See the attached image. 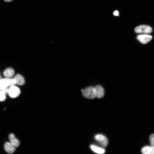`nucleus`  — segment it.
<instances>
[{
  "mask_svg": "<svg viewBox=\"0 0 154 154\" xmlns=\"http://www.w3.org/2000/svg\"><path fill=\"white\" fill-rule=\"evenodd\" d=\"M141 152L143 154H154V148L151 146H145L143 147Z\"/></svg>",
  "mask_w": 154,
  "mask_h": 154,
  "instance_id": "obj_10",
  "label": "nucleus"
},
{
  "mask_svg": "<svg viewBox=\"0 0 154 154\" xmlns=\"http://www.w3.org/2000/svg\"><path fill=\"white\" fill-rule=\"evenodd\" d=\"M152 38L151 35L143 34L138 35L137 37V39L142 44H145L151 41Z\"/></svg>",
  "mask_w": 154,
  "mask_h": 154,
  "instance_id": "obj_4",
  "label": "nucleus"
},
{
  "mask_svg": "<svg viewBox=\"0 0 154 154\" xmlns=\"http://www.w3.org/2000/svg\"><path fill=\"white\" fill-rule=\"evenodd\" d=\"M9 86L10 88L11 87L15 86L16 84L14 78H9Z\"/></svg>",
  "mask_w": 154,
  "mask_h": 154,
  "instance_id": "obj_16",
  "label": "nucleus"
},
{
  "mask_svg": "<svg viewBox=\"0 0 154 154\" xmlns=\"http://www.w3.org/2000/svg\"><path fill=\"white\" fill-rule=\"evenodd\" d=\"M95 138L102 146L106 147L108 144V140L107 138L104 135L101 134H98L95 137Z\"/></svg>",
  "mask_w": 154,
  "mask_h": 154,
  "instance_id": "obj_5",
  "label": "nucleus"
},
{
  "mask_svg": "<svg viewBox=\"0 0 154 154\" xmlns=\"http://www.w3.org/2000/svg\"><path fill=\"white\" fill-rule=\"evenodd\" d=\"M137 33H145L149 34L152 31V29L150 27L145 25H142L136 27L135 29Z\"/></svg>",
  "mask_w": 154,
  "mask_h": 154,
  "instance_id": "obj_2",
  "label": "nucleus"
},
{
  "mask_svg": "<svg viewBox=\"0 0 154 154\" xmlns=\"http://www.w3.org/2000/svg\"><path fill=\"white\" fill-rule=\"evenodd\" d=\"M21 93L19 88L15 86L10 87L8 91V94L12 98H16Z\"/></svg>",
  "mask_w": 154,
  "mask_h": 154,
  "instance_id": "obj_3",
  "label": "nucleus"
},
{
  "mask_svg": "<svg viewBox=\"0 0 154 154\" xmlns=\"http://www.w3.org/2000/svg\"><path fill=\"white\" fill-rule=\"evenodd\" d=\"M9 139L11 144L15 147H18L20 145V142L15 137V135L11 133L9 136Z\"/></svg>",
  "mask_w": 154,
  "mask_h": 154,
  "instance_id": "obj_7",
  "label": "nucleus"
},
{
  "mask_svg": "<svg viewBox=\"0 0 154 154\" xmlns=\"http://www.w3.org/2000/svg\"><path fill=\"white\" fill-rule=\"evenodd\" d=\"M14 71L13 69L11 68L6 69L4 72L3 75L6 78H9L13 76Z\"/></svg>",
  "mask_w": 154,
  "mask_h": 154,
  "instance_id": "obj_12",
  "label": "nucleus"
},
{
  "mask_svg": "<svg viewBox=\"0 0 154 154\" xmlns=\"http://www.w3.org/2000/svg\"><path fill=\"white\" fill-rule=\"evenodd\" d=\"M149 139L151 146L154 148V134L150 136Z\"/></svg>",
  "mask_w": 154,
  "mask_h": 154,
  "instance_id": "obj_14",
  "label": "nucleus"
},
{
  "mask_svg": "<svg viewBox=\"0 0 154 154\" xmlns=\"http://www.w3.org/2000/svg\"><path fill=\"white\" fill-rule=\"evenodd\" d=\"M4 0L5 2H10L12 1L13 0Z\"/></svg>",
  "mask_w": 154,
  "mask_h": 154,
  "instance_id": "obj_19",
  "label": "nucleus"
},
{
  "mask_svg": "<svg viewBox=\"0 0 154 154\" xmlns=\"http://www.w3.org/2000/svg\"><path fill=\"white\" fill-rule=\"evenodd\" d=\"M90 148L93 151L97 153L103 154L105 152L104 149L94 145H91Z\"/></svg>",
  "mask_w": 154,
  "mask_h": 154,
  "instance_id": "obj_13",
  "label": "nucleus"
},
{
  "mask_svg": "<svg viewBox=\"0 0 154 154\" xmlns=\"http://www.w3.org/2000/svg\"><path fill=\"white\" fill-rule=\"evenodd\" d=\"M4 147L5 151L9 154L13 153L16 150L14 147L9 142H6L5 143Z\"/></svg>",
  "mask_w": 154,
  "mask_h": 154,
  "instance_id": "obj_8",
  "label": "nucleus"
},
{
  "mask_svg": "<svg viewBox=\"0 0 154 154\" xmlns=\"http://www.w3.org/2000/svg\"><path fill=\"white\" fill-rule=\"evenodd\" d=\"M14 79L16 84L19 85H23L25 83V80L23 77L19 74H17Z\"/></svg>",
  "mask_w": 154,
  "mask_h": 154,
  "instance_id": "obj_9",
  "label": "nucleus"
},
{
  "mask_svg": "<svg viewBox=\"0 0 154 154\" xmlns=\"http://www.w3.org/2000/svg\"><path fill=\"white\" fill-rule=\"evenodd\" d=\"M82 92L83 96L85 98L93 99L96 97L94 87L92 86L87 87L83 90Z\"/></svg>",
  "mask_w": 154,
  "mask_h": 154,
  "instance_id": "obj_1",
  "label": "nucleus"
},
{
  "mask_svg": "<svg viewBox=\"0 0 154 154\" xmlns=\"http://www.w3.org/2000/svg\"><path fill=\"white\" fill-rule=\"evenodd\" d=\"M5 99V95L2 91L0 90V102L4 101Z\"/></svg>",
  "mask_w": 154,
  "mask_h": 154,
  "instance_id": "obj_15",
  "label": "nucleus"
},
{
  "mask_svg": "<svg viewBox=\"0 0 154 154\" xmlns=\"http://www.w3.org/2000/svg\"><path fill=\"white\" fill-rule=\"evenodd\" d=\"M114 15L115 16H118L119 15V12L118 11H116L114 13Z\"/></svg>",
  "mask_w": 154,
  "mask_h": 154,
  "instance_id": "obj_18",
  "label": "nucleus"
},
{
  "mask_svg": "<svg viewBox=\"0 0 154 154\" xmlns=\"http://www.w3.org/2000/svg\"><path fill=\"white\" fill-rule=\"evenodd\" d=\"M9 88L10 87L9 86H8L4 89L2 90H0L2 91L5 94V95H6L8 94L9 89Z\"/></svg>",
  "mask_w": 154,
  "mask_h": 154,
  "instance_id": "obj_17",
  "label": "nucleus"
},
{
  "mask_svg": "<svg viewBox=\"0 0 154 154\" xmlns=\"http://www.w3.org/2000/svg\"><path fill=\"white\" fill-rule=\"evenodd\" d=\"M2 79V77L1 76V74H0V80H1Z\"/></svg>",
  "mask_w": 154,
  "mask_h": 154,
  "instance_id": "obj_20",
  "label": "nucleus"
},
{
  "mask_svg": "<svg viewBox=\"0 0 154 154\" xmlns=\"http://www.w3.org/2000/svg\"><path fill=\"white\" fill-rule=\"evenodd\" d=\"M9 78L2 79L0 80V90L4 89L9 86Z\"/></svg>",
  "mask_w": 154,
  "mask_h": 154,
  "instance_id": "obj_11",
  "label": "nucleus"
},
{
  "mask_svg": "<svg viewBox=\"0 0 154 154\" xmlns=\"http://www.w3.org/2000/svg\"><path fill=\"white\" fill-rule=\"evenodd\" d=\"M96 97L100 98L103 97L104 95L103 88L100 85H97L95 87Z\"/></svg>",
  "mask_w": 154,
  "mask_h": 154,
  "instance_id": "obj_6",
  "label": "nucleus"
}]
</instances>
